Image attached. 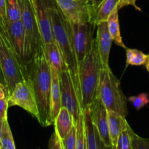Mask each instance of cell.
Listing matches in <instances>:
<instances>
[{"label": "cell", "mask_w": 149, "mask_h": 149, "mask_svg": "<svg viewBox=\"0 0 149 149\" xmlns=\"http://www.w3.org/2000/svg\"><path fill=\"white\" fill-rule=\"evenodd\" d=\"M130 125L127 120L123 125L121 133L118 138L115 149H132L131 146V138L130 135Z\"/></svg>", "instance_id": "obj_25"}, {"label": "cell", "mask_w": 149, "mask_h": 149, "mask_svg": "<svg viewBox=\"0 0 149 149\" xmlns=\"http://www.w3.org/2000/svg\"><path fill=\"white\" fill-rule=\"evenodd\" d=\"M103 0H90V7H91L92 12H93V20H95V15H96V11H97V7H99V5L100 4V3L102 2Z\"/></svg>", "instance_id": "obj_34"}, {"label": "cell", "mask_w": 149, "mask_h": 149, "mask_svg": "<svg viewBox=\"0 0 149 149\" xmlns=\"http://www.w3.org/2000/svg\"><path fill=\"white\" fill-rule=\"evenodd\" d=\"M55 1L63 15L70 23L91 22L95 24L90 3L84 2L79 0Z\"/></svg>", "instance_id": "obj_11"}, {"label": "cell", "mask_w": 149, "mask_h": 149, "mask_svg": "<svg viewBox=\"0 0 149 149\" xmlns=\"http://www.w3.org/2000/svg\"><path fill=\"white\" fill-rule=\"evenodd\" d=\"M7 23L5 0H0V25Z\"/></svg>", "instance_id": "obj_33"}, {"label": "cell", "mask_w": 149, "mask_h": 149, "mask_svg": "<svg viewBox=\"0 0 149 149\" xmlns=\"http://www.w3.org/2000/svg\"><path fill=\"white\" fill-rule=\"evenodd\" d=\"M129 132L131 138L132 149H149V140L140 137L131 127H130Z\"/></svg>", "instance_id": "obj_27"}, {"label": "cell", "mask_w": 149, "mask_h": 149, "mask_svg": "<svg viewBox=\"0 0 149 149\" xmlns=\"http://www.w3.org/2000/svg\"><path fill=\"white\" fill-rule=\"evenodd\" d=\"M49 149H63L61 138L55 131H54L49 139Z\"/></svg>", "instance_id": "obj_30"}, {"label": "cell", "mask_w": 149, "mask_h": 149, "mask_svg": "<svg viewBox=\"0 0 149 149\" xmlns=\"http://www.w3.org/2000/svg\"><path fill=\"white\" fill-rule=\"evenodd\" d=\"M27 77L31 84L39 116L42 127L50 126V92L52 84L51 69L45 59L43 47L34 54L27 65Z\"/></svg>", "instance_id": "obj_1"}, {"label": "cell", "mask_w": 149, "mask_h": 149, "mask_svg": "<svg viewBox=\"0 0 149 149\" xmlns=\"http://www.w3.org/2000/svg\"><path fill=\"white\" fill-rule=\"evenodd\" d=\"M100 61L95 39L93 47L79 65L80 103L82 111L97 97Z\"/></svg>", "instance_id": "obj_3"}, {"label": "cell", "mask_w": 149, "mask_h": 149, "mask_svg": "<svg viewBox=\"0 0 149 149\" xmlns=\"http://www.w3.org/2000/svg\"><path fill=\"white\" fill-rule=\"evenodd\" d=\"M1 149H16L13 134H12L11 129H10L7 119L4 120V124H3L1 138Z\"/></svg>", "instance_id": "obj_24"}, {"label": "cell", "mask_w": 149, "mask_h": 149, "mask_svg": "<svg viewBox=\"0 0 149 149\" xmlns=\"http://www.w3.org/2000/svg\"><path fill=\"white\" fill-rule=\"evenodd\" d=\"M76 127H77V145H76V149H86L83 113H81L80 116H79L78 120L76 123Z\"/></svg>", "instance_id": "obj_26"}, {"label": "cell", "mask_w": 149, "mask_h": 149, "mask_svg": "<svg viewBox=\"0 0 149 149\" xmlns=\"http://www.w3.org/2000/svg\"><path fill=\"white\" fill-rule=\"evenodd\" d=\"M9 107L17 106L38 119L37 105L29 79L17 83L8 96Z\"/></svg>", "instance_id": "obj_10"}, {"label": "cell", "mask_w": 149, "mask_h": 149, "mask_svg": "<svg viewBox=\"0 0 149 149\" xmlns=\"http://www.w3.org/2000/svg\"><path fill=\"white\" fill-rule=\"evenodd\" d=\"M145 65H146V69L148 70V71L149 72V59H148V61H147Z\"/></svg>", "instance_id": "obj_38"}, {"label": "cell", "mask_w": 149, "mask_h": 149, "mask_svg": "<svg viewBox=\"0 0 149 149\" xmlns=\"http://www.w3.org/2000/svg\"><path fill=\"white\" fill-rule=\"evenodd\" d=\"M0 78L7 87L8 96L16 84L28 79L25 69L17 60L7 38L0 30Z\"/></svg>", "instance_id": "obj_5"}, {"label": "cell", "mask_w": 149, "mask_h": 149, "mask_svg": "<svg viewBox=\"0 0 149 149\" xmlns=\"http://www.w3.org/2000/svg\"><path fill=\"white\" fill-rule=\"evenodd\" d=\"M52 84L50 92V122L54 125L55 119L58 116L61 108V96L60 90L59 77L58 74L51 69Z\"/></svg>", "instance_id": "obj_17"}, {"label": "cell", "mask_w": 149, "mask_h": 149, "mask_svg": "<svg viewBox=\"0 0 149 149\" xmlns=\"http://www.w3.org/2000/svg\"><path fill=\"white\" fill-rule=\"evenodd\" d=\"M20 11V20L31 42L33 53L43 47V41L35 15L32 0H18Z\"/></svg>", "instance_id": "obj_8"}, {"label": "cell", "mask_w": 149, "mask_h": 149, "mask_svg": "<svg viewBox=\"0 0 149 149\" xmlns=\"http://www.w3.org/2000/svg\"><path fill=\"white\" fill-rule=\"evenodd\" d=\"M8 97L0 100V119H7V110H8Z\"/></svg>", "instance_id": "obj_31"}, {"label": "cell", "mask_w": 149, "mask_h": 149, "mask_svg": "<svg viewBox=\"0 0 149 149\" xmlns=\"http://www.w3.org/2000/svg\"><path fill=\"white\" fill-rule=\"evenodd\" d=\"M58 77L61 90V107L65 108L70 112L76 125L79 116L83 113L78 95L71 76L66 69H64Z\"/></svg>", "instance_id": "obj_9"}, {"label": "cell", "mask_w": 149, "mask_h": 149, "mask_svg": "<svg viewBox=\"0 0 149 149\" xmlns=\"http://www.w3.org/2000/svg\"><path fill=\"white\" fill-rule=\"evenodd\" d=\"M6 20L7 23H13L20 20V11L18 0H5Z\"/></svg>", "instance_id": "obj_23"}, {"label": "cell", "mask_w": 149, "mask_h": 149, "mask_svg": "<svg viewBox=\"0 0 149 149\" xmlns=\"http://www.w3.org/2000/svg\"><path fill=\"white\" fill-rule=\"evenodd\" d=\"M126 64L127 66L131 65H145L148 61V55L136 49L126 48Z\"/></svg>", "instance_id": "obj_22"}, {"label": "cell", "mask_w": 149, "mask_h": 149, "mask_svg": "<svg viewBox=\"0 0 149 149\" xmlns=\"http://www.w3.org/2000/svg\"><path fill=\"white\" fill-rule=\"evenodd\" d=\"M136 1L137 0H119V4H118L117 6L118 10H119L120 9H122V7H125V6L132 5L133 6L135 9H137V10H139V11H141V9L136 5Z\"/></svg>", "instance_id": "obj_32"}, {"label": "cell", "mask_w": 149, "mask_h": 149, "mask_svg": "<svg viewBox=\"0 0 149 149\" xmlns=\"http://www.w3.org/2000/svg\"><path fill=\"white\" fill-rule=\"evenodd\" d=\"M128 100L133 104L136 110H140L149 103L148 95L146 93H141L136 96H130Z\"/></svg>", "instance_id": "obj_29"}, {"label": "cell", "mask_w": 149, "mask_h": 149, "mask_svg": "<svg viewBox=\"0 0 149 149\" xmlns=\"http://www.w3.org/2000/svg\"><path fill=\"white\" fill-rule=\"evenodd\" d=\"M43 52L45 59L47 62L50 69L58 74L59 76L64 69H65L62 55L56 42H49L44 44Z\"/></svg>", "instance_id": "obj_16"}, {"label": "cell", "mask_w": 149, "mask_h": 149, "mask_svg": "<svg viewBox=\"0 0 149 149\" xmlns=\"http://www.w3.org/2000/svg\"><path fill=\"white\" fill-rule=\"evenodd\" d=\"M0 30L10 42L20 65L27 69L34 53L21 20L0 25Z\"/></svg>", "instance_id": "obj_6"}, {"label": "cell", "mask_w": 149, "mask_h": 149, "mask_svg": "<svg viewBox=\"0 0 149 149\" xmlns=\"http://www.w3.org/2000/svg\"><path fill=\"white\" fill-rule=\"evenodd\" d=\"M103 149H115V147H113V146H104Z\"/></svg>", "instance_id": "obj_37"}, {"label": "cell", "mask_w": 149, "mask_h": 149, "mask_svg": "<svg viewBox=\"0 0 149 149\" xmlns=\"http://www.w3.org/2000/svg\"><path fill=\"white\" fill-rule=\"evenodd\" d=\"M107 114L111 141L112 146L115 147L124 124L126 121V117H124L119 113H115L111 111H108Z\"/></svg>", "instance_id": "obj_19"}, {"label": "cell", "mask_w": 149, "mask_h": 149, "mask_svg": "<svg viewBox=\"0 0 149 149\" xmlns=\"http://www.w3.org/2000/svg\"><path fill=\"white\" fill-rule=\"evenodd\" d=\"M83 119L86 149H103L104 144L99 136L95 126L92 122L89 107L83 111Z\"/></svg>", "instance_id": "obj_15"}, {"label": "cell", "mask_w": 149, "mask_h": 149, "mask_svg": "<svg viewBox=\"0 0 149 149\" xmlns=\"http://www.w3.org/2000/svg\"><path fill=\"white\" fill-rule=\"evenodd\" d=\"M92 122L95 126L102 142L106 146H111L108 123V111L102 102L96 97L93 103L88 106Z\"/></svg>", "instance_id": "obj_12"}, {"label": "cell", "mask_w": 149, "mask_h": 149, "mask_svg": "<svg viewBox=\"0 0 149 149\" xmlns=\"http://www.w3.org/2000/svg\"><path fill=\"white\" fill-rule=\"evenodd\" d=\"M148 59H149V55H148Z\"/></svg>", "instance_id": "obj_40"}, {"label": "cell", "mask_w": 149, "mask_h": 149, "mask_svg": "<svg viewBox=\"0 0 149 149\" xmlns=\"http://www.w3.org/2000/svg\"><path fill=\"white\" fill-rule=\"evenodd\" d=\"M48 4L54 41L59 47L65 69L71 76L80 101L79 63L71 42L69 24L63 15L55 0H49Z\"/></svg>", "instance_id": "obj_2"}, {"label": "cell", "mask_w": 149, "mask_h": 149, "mask_svg": "<svg viewBox=\"0 0 149 149\" xmlns=\"http://www.w3.org/2000/svg\"><path fill=\"white\" fill-rule=\"evenodd\" d=\"M97 31L96 36V45L100 61V65L103 68L109 67V60L111 47L112 39L108 30L107 21L102 22L97 25Z\"/></svg>", "instance_id": "obj_14"}, {"label": "cell", "mask_w": 149, "mask_h": 149, "mask_svg": "<svg viewBox=\"0 0 149 149\" xmlns=\"http://www.w3.org/2000/svg\"><path fill=\"white\" fill-rule=\"evenodd\" d=\"M97 98L102 102L107 111L119 113L124 117L127 115V98L121 88L120 81L110 68H100Z\"/></svg>", "instance_id": "obj_4"}, {"label": "cell", "mask_w": 149, "mask_h": 149, "mask_svg": "<svg viewBox=\"0 0 149 149\" xmlns=\"http://www.w3.org/2000/svg\"><path fill=\"white\" fill-rule=\"evenodd\" d=\"M63 149H76L77 145V127L76 125L72 127L71 130L61 140Z\"/></svg>", "instance_id": "obj_28"}, {"label": "cell", "mask_w": 149, "mask_h": 149, "mask_svg": "<svg viewBox=\"0 0 149 149\" xmlns=\"http://www.w3.org/2000/svg\"><path fill=\"white\" fill-rule=\"evenodd\" d=\"M118 9L113 10L111 14L109 15L107 20L108 30H109L110 36L112 40L115 42L116 45L126 49L127 47L122 41V37L121 36L120 26H119V13Z\"/></svg>", "instance_id": "obj_20"}, {"label": "cell", "mask_w": 149, "mask_h": 149, "mask_svg": "<svg viewBox=\"0 0 149 149\" xmlns=\"http://www.w3.org/2000/svg\"><path fill=\"white\" fill-rule=\"evenodd\" d=\"M119 0H103L96 11L95 23L97 26L98 23L107 21L109 15L114 10L117 9Z\"/></svg>", "instance_id": "obj_21"}, {"label": "cell", "mask_w": 149, "mask_h": 149, "mask_svg": "<svg viewBox=\"0 0 149 149\" xmlns=\"http://www.w3.org/2000/svg\"><path fill=\"white\" fill-rule=\"evenodd\" d=\"M68 24L71 42L74 46L77 61L79 65L93 47L95 39H94V27L96 26L91 22H68Z\"/></svg>", "instance_id": "obj_7"}, {"label": "cell", "mask_w": 149, "mask_h": 149, "mask_svg": "<svg viewBox=\"0 0 149 149\" xmlns=\"http://www.w3.org/2000/svg\"></svg>", "instance_id": "obj_41"}, {"label": "cell", "mask_w": 149, "mask_h": 149, "mask_svg": "<svg viewBox=\"0 0 149 149\" xmlns=\"http://www.w3.org/2000/svg\"><path fill=\"white\" fill-rule=\"evenodd\" d=\"M5 97H8V91L5 85L0 82V100Z\"/></svg>", "instance_id": "obj_35"}, {"label": "cell", "mask_w": 149, "mask_h": 149, "mask_svg": "<svg viewBox=\"0 0 149 149\" xmlns=\"http://www.w3.org/2000/svg\"><path fill=\"white\" fill-rule=\"evenodd\" d=\"M79 1H84V2H87V3H90V0H79Z\"/></svg>", "instance_id": "obj_39"}, {"label": "cell", "mask_w": 149, "mask_h": 149, "mask_svg": "<svg viewBox=\"0 0 149 149\" xmlns=\"http://www.w3.org/2000/svg\"><path fill=\"white\" fill-rule=\"evenodd\" d=\"M54 125L55 131L61 140H62L71 130L72 127L76 125L70 112L65 108L61 107L54 122Z\"/></svg>", "instance_id": "obj_18"}, {"label": "cell", "mask_w": 149, "mask_h": 149, "mask_svg": "<svg viewBox=\"0 0 149 149\" xmlns=\"http://www.w3.org/2000/svg\"><path fill=\"white\" fill-rule=\"evenodd\" d=\"M48 2L49 0H32L35 15L44 44L54 42Z\"/></svg>", "instance_id": "obj_13"}, {"label": "cell", "mask_w": 149, "mask_h": 149, "mask_svg": "<svg viewBox=\"0 0 149 149\" xmlns=\"http://www.w3.org/2000/svg\"><path fill=\"white\" fill-rule=\"evenodd\" d=\"M5 119H0V149L1 148V132H2V127H3V124H4V122Z\"/></svg>", "instance_id": "obj_36"}]
</instances>
